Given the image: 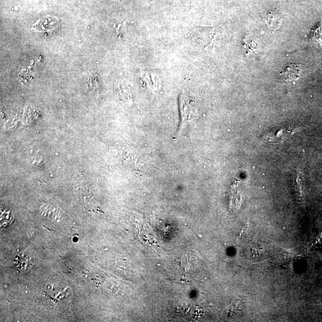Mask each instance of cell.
Returning <instances> with one entry per match:
<instances>
[{
    "label": "cell",
    "instance_id": "6da1fadb",
    "mask_svg": "<svg viewBox=\"0 0 322 322\" xmlns=\"http://www.w3.org/2000/svg\"><path fill=\"white\" fill-rule=\"evenodd\" d=\"M179 109L181 121L175 137H189L198 119V109L191 98L185 93H182L179 97Z\"/></svg>",
    "mask_w": 322,
    "mask_h": 322
},
{
    "label": "cell",
    "instance_id": "7a4b0ae2",
    "mask_svg": "<svg viewBox=\"0 0 322 322\" xmlns=\"http://www.w3.org/2000/svg\"><path fill=\"white\" fill-rule=\"evenodd\" d=\"M302 127L296 125H282L270 128L261 136L263 140L270 143H279L288 139L294 134L301 131Z\"/></svg>",
    "mask_w": 322,
    "mask_h": 322
},
{
    "label": "cell",
    "instance_id": "3957f363",
    "mask_svg": "<svg viewBox=\"0 0 322 322\" xmlns=\"http://www.w3.org/2000/svg\"><path fill=\"white\" fill-rule=\"evenodd\" d=\"M217 31L214 27H196L192 31V39L199 47L209 51L213 49Z\"/></svg>",
    "mask_w": 322,
    "mask_h": 322
},
{
    "label": "cell",
    "instance_id": "277c9868",
    "mask_svg": "<svg viewBox=\"0 0 322 322\" xmlns=\"http://www.w3.org/2000/svg\"><path fill=\"white\" fill-rule=\"evenodd\" d=\"M300 72V68L296 64H290L280 72V79L286 84H292L299 79Z\"/></svg>",
    "mask_w": 322,
    "mask_h": 322
},
{
    "label": "cell",
    "instance_id": "5b68a950",
    "mask_svg": "<svg viewBox=\"0 0 322 322\" xmlns=\"http://www.w3.org/2000/svg\"><path fill=\"white\" fill-rule=\"evenodd\" d=\"M60 25V20L56 17L47 16L38 20L34 24L33 29L39 31V32H44V31L54 30L57 28Z\"/></svg>",
    "mask_w": 322,
    "mask_h": 322
},
{
    "label": "cell",
    "instance_id": "8992f818",
    "mask_svg": "<svg viewBox=\"0 0 322 322\" xmlns=\"http://www.w3.org/2000/svg\"><path fill=\"white\" fill-rule=\"evenodd\" d=\"M301 177H302L301 172L299 169H296V170L294 171L292 174L294 186L296 190L297 199L300 203L303 201L302 190H301L302 180H301Z\"/></svg>",
    "mask_w": 322,
    "mask_h": 322
},
{
    "label": "cell",
    "instance_id": "52a82bcc",
    "mask_svg": "<svg viewBox=\"0 0 322 322\" xmlns=\"http://www.w3.org/2000/svg\"><path fill=\"white\" fill-rule=\"evenodd\" d=\"M266 22L271 29H276L281 23V17L279 13L271 12L268 14L266 17Z\"/></svg>",
    "mask_w": 322,
    "mask_h": 322
},
{
    "label": "cell",
    "instance_id": "ba28073f",
    "mask_svg": "<svg viewBox=\"0 0 322 322\" xmlns=\"http://www.w3.org/2000/svg\"><path fill=\"white\" fill-rule=\"evenodd\" d=\"M311 40L316 41L318 43H322V24L319 22L313 27L310 34Z\"/></svg>",
    "mask_w": 322,
    "mask_h": 322
},
{
    "label": "cell",
    "instance_id": "9c48e42d",
    "mask_svg": "<svg viewBox=\"0 0 322 322\" xmlns=\"http://www.w3.org/2000/svg\"><path fill=\"white\" fill-rule=\"evenodd\" d=\"M14 217L10 211H3L1 214V224L2 227H5L11 223L13 220Z\"/></svg>",
    "mask_w": 322,
    "mask_h": 322
},
{
    "label": "cell",
    "instance_id": "30bf717a",
    "mask_svg": "<svg viewBox=\"0 0 322 322\" xmlns=\"http://www.w3.org/2000/svg\"><path fill=\"white\" fill-rule=\"evenodd\" d=\"M314 247L317 248H322V232L316 238L314 242Z\"/></svg>",
    "mask_w": 322,
    "mask_h": 322
}]
</instances>
